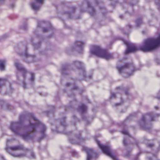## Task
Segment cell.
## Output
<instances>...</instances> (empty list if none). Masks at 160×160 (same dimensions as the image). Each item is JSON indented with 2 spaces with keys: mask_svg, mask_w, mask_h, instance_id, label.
I'll return each instance as SVG.
<instances>
[{
  "mask_svg": "<svg viewBox=\"0 0 160 160\" xmlns=\"http://www.w3.org/2000/svg\"><path fill=\"white\" fill-rule=\"evenodd\" d=\"M143 144L146 146V148L149 149L148 151H156L159 148V143L157 144V140H144Z\"/></svg>",
  "mask_w": 160,
  "mask_h": 160,
  "instance_id": "19",
  "label": "cell"
},
{
  "mask_svg": "<svg viewBox=\"0 0 160 160\" xmlns=\"http://www.w3.org/2000/svg\"><path fill=\"white\" fill-rule=\"evenodd\" d=\"M61 85L64 92L68 96L73 99L82 95L84 91L81 81L68 74L62 73Z\"/></svg>",
  "mask_w": 160,
  "mask_h": 160,
  "instance_id": "6",
  "label": "cell"
},
{
  "mask_svg": "<svg viewBox=\"0 0 160 160\" xmlns=\"http://www.w3.org/2000/svg\"><path fill=\"white\" fill-rule=\"evenodd\" d=\"M109 100L111 105L116 111L123 113L128 109L131 104L130 92L126 87L119 86L113 90Z\"/></svg>",
  "mask_w": 160,
  "mask_h": 160,
  "instance_id": "4",
  "label": "cell"
},
{
  "mask_svg": "<svg viewBox=\"0 0 160 160\" xmlns=\"http://www.w3.org/2000/svg\"><path fill=\"white\" fill-rule=\"evenodd\" d=\"M90 51L92 55L101 58L110 60L112 58V55L110 52L98 45H92L91 46Z\"/></svg>",
  "mask_w": 160,
  "mask_h": 160,
  "instance_id": "16",
  "label": "cell"
},
{
  "mask_svg": "<svg viewBox=\"0 0 160 160\" xmlns=\"http://www.w3.org/2000/svg\"><path fill=\"white\" fill-rule=\"evenodd\" d=\"M10 129L17 135L29 142H40L46 135L45 125L33 114L27 111L20 114L18 120L11 123Z\"/></svg>",
  "mask_w": 160,
  "mask_h": 160,
  "instance_id": "1",
  "label": "cell"
},
{
  "mask_svg": "<svg viewBox=\"0 0 160 160\" xmlns=\"http://www.w3.org/2000/svg\"><path fill=\"white\" fill-rule=\"evenodd\" d=\"M15 51L24 61L28 63L38 61L42 54L31 42L18 43L15 47Z\"/></svg>",
  "mask_w": 160,
  "mask_h": 160,
  "instance_id": "5",
  "label": "cell"
},
{
  "mask_svg": "<svg viewBox=\"0 0 160 160\" xmlns=\"http://www.w3.org/2000/svg\"><path fill=\"white\" fill-rule=\"evenodd\" d=\"M85 44L81 41H77L70 47L69 49L70 54L74 56L81 55L84 52Z\"/></svg>",
  "mask_w": 160,
  "mask_h": 160,
  "instance_id": "18",
  "label": "cell"
},
{
  "mask_svg": "<svg viewBox=\"0 0 160 160\" xmlns=\"http://www.w3.org/2000/svg\"><path fill=\"white\" fill-rule=\"evenodd\" d=\"M51 129L59 133L70 134L76 131L79 121L69 106L54 108L48 113Z\"/></svg>",
  "mask_w": 160,
  "mask_h": 160,
  "instance_id": "2",
  "label": "cell"
},
{
  "mask_svg": "<svg viewBox=\"0 0 160 160\" xmlns=\"http://www.w3.org/2000/svg\"><path fill=\"white\" fill-rule=\"evenodd\" d=\"M16 66L17 69V78L18 82L26 88H32L35 81L34 74L26 70L20 63H16Z\"/></svg>",
  "mask_w": 160,
  "mask_h": 160,
  "instance_id": "12",
  "label": "cell"
},
{
  "mask_svg": "<svg viewBox=\"0 0 160 160\" xmlns=\"http://www.w3.org/2000/svg\"><path fill=\"white\" fill-rule=\"evenodd\" d=\"M12 93V84L9 80L4 78H0V94L11 95Z\"/></svg>",
  "mask_w": 160,
  "mask_h": 160,
  "instance_id": "17",
  "label": "cell"
},
{
  "mask_svg": "<svg viewBox=\"0 0 160 160\" xmlns=\"http://www.w3.org/2000/svg\"><path fill=\"white\" fill-rule=\"evenodd\" d=\"M80 4L82 12L88 13L95 18H103L108 12L104 2L100 1H84Z\"/></svg>",
  "mask_w": 160,
  "mask_h": 160,
  "instance_id": "9",
  "label": "cell"
},
{
  "mask_svg": "<svg viewBox=\"0 0 160 160\" xmlns=\"http://www.w3.org/2000/svg\"><path fill=\"white\" fill-rule=\"evenodd\" d=\"M116 67L119 74L125 78L132 76L136 69L132 59L129 56L124 57L119 60L117 62Z\"/></svg>",
  "mask_w": 160,
  "mask_h": 160,
  "instance_id": "11",
  "label": "cell"
},
{
  "mask_svg": "<svg viewBox=\"0 0 160 160\" xmlns=\"http://www.w3.org/2000/svg\"><path fill=\"white\" fill-rule=\"evenodd\" d=\"M5 149L10 155L14 157H25L29 159L35 158V154L33 151L26 148L16 138L8 139L6 142Z\"/></svg>",
  "mask_w": 160,
  "mask_h": 160,
  "instance_id": "8",
  "label": "cell"
},
{
  "mask_svg": "<svg viewBox=\"0 0 160 160\" xmlns=\"http://www.w3.org/2000/svg\"><path fill=\"white\" fill-rule=\"evenodd\" d=\"M57 12L63 20H77L81 18L83 12L80 4L65 2L58 5Z\"/></svg>",
  "mask_w": 160,
  "mask_h": 160,
  "instance_id": "7",
  "label": "cell"
},
{
  "mask_svg": "<svg viewBox=\"0 0 160 160\" xmlns=\"http://www.w3.org/2000/svg\"><path fill=\"white\" fill-rule=\"evenodd\" d=\"M68 106L72 109L79 122L88 124L95 118V107L86 96L81 95L74 98Z\"/></svg>",
  "mask_w": 160,
  "mask_h": 160,
  "instance_id": "3",
  "label": "cell"
},
{
  "mask_svg": "<svg viewBox=\"0 0 160 160\" xmlns=\"http://www.w3.org/2000/svg\"><path fill=\"white\" fill-rule=\"evenodd\" d=\"M0 160H6L4 158H3V156L2 155H0Z\"/></svg>",
  "mask_w": 160,
  "mask_h": 160,
  "instance_id": "23",
  "label": "cell"
},
{
  "mask_svg": "<svg viewBox=\"0 0 160 160\" xmlns=\"http://www.w3.org/2000/svg\"><path fill=\"white\" fill-rule=\"evenodd\" d=\"M43 2L44 1H33L32 2L31 6L33 10L35 11H38L42 7Z\"/></svg>",
  "mask_w": 160,
  "mask_h": 160,
  "instance_id": "20",
  "label": "cell"
},
{
  "mask_svg": "<svg viewBox=\"0 0 160 160\" xmlns=\"http://www.w3.org/2000/svg\"><path fill=\"white\" fill-rule=\"evenodd\" d=\"M5 69V63L3 62H0V70L3 71Z\"/></svg>",
  "mask_w": 160,
  "mask_h": 160,
  "instance_id": "22",
  "label": "cell"
},
{
  "mask_svg": "<svg viewBox=\"0 0 160 160\" xmlns=\"http://www.w3.org/2000/svg\"><path fill=\"white\" fill-rule=\"evenodd\" d=\"M87 152L88 155V160H96L98 156L96 152L90 149H88Z\"/></svg>",
  "mask_w": 160,
  "mask_h": 160,
  "instance_id": "21",
  "label": "cell"
},
{
  "mask_svg": "<svg viewBox=\"0 0 160 160\" xmlns=\"http://www.w3.org/2000/svg\"><path fill=\"white\" fill-rule=\"evenodd\" d=\"M159 115L154 112H149L141 116L138 120L139 126L143 130H151L159 118Z\"/></svg>",
  "mask_w": 160,
  "mask_h": 160,
  "instance_id": "14",
  "label": "cell"
},
{
  "mask_svg": "<svg viewBox=\"0 0 160 160\" xmlns=\"http://www.w3.org/2000/svg\"><path fill=\"white\" fill-rule=\"evenodd\" d=\"M62 73L68 74L79 81H85L88 78L85 64L79 61H74L63 68Z\"/></svg>",
  "mask_w": 160,
  "mask_h": 160,
  "instance_id": "10",
  "label": "cell"
},
{
  "mask_svg": "<svg viewBox=\"0 0 160 160\" xmlns=\"http://www.w3.org/2000/svg\"><path fill=\"white\" fill-rule=\"evenodd\" d=\"M160 45V37L148 38L143 41L140 47V50L144 52H150L157 48Z\"/></svg>",
  "mask_w": 160,
  "mask_h": 160,
  "instance_id": "15",
  "label": "cell"
},
{
  "mask_svg": "<svg viewBox=\"0 0 160 160\" xmlns=\"http://www.w3.org/2000/svg\"><path fill=\"white\" fill-rule=\"evenodd\" d=\"M54 34V29L50 22L41 21L38 22L34 31V35L46 40L51 38Z\"/></svg>",
  "mask_w": 160,
  "mask_h": 160,
  "instance_id": "13",
  "label": "cell"
}]
</instances>
